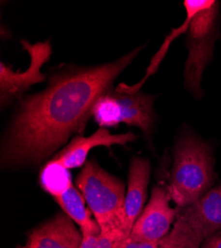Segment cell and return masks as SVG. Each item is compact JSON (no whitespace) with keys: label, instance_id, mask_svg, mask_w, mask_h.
Returning a JSON list of instances; mask_svg holds the SVG:
<instances>
[{"label":"cell","instance_id":"cell-14","mask_svg":"<svg viewBox=\"0 0 221 248\" xmlns=\"http://www.w3.org/2000/svg\"><path fill=\"white\" fill-rule=\"evenodd\" d=\"M204 238L177 215L173 229L159 242L160 248H202Z\"/></svg>","mask_w":221,"mask_h":248},{"label":"cell","instance_id":"cell-16","mask_svg":"<svg viewBox=\"0 0 221 248\" xmlns=\"http://www.w3.org/2000/svg\"><path fill=\"white\" fill-rule=\"evenodd\" d=\"M127 235L120 232H100L98 234H83V241L80 248H114L116 241Z\"/></svg>","mask_w":221,"mask_h":248},{"label":"cell","instance_id":"cell-13","mask_svg":"<svg viewBox=\"0 0 221 248\" xmlns=\"http://www.w3.org/2000/svg\"><path fill=\"white\" fill-rule=\"evenodd\" d=\"M214 0H186V1H184V6L186 8V11H187V18L184 21V23L180 25L178 28H176V29H173L172 33L166 38V40L164 41V44L163 46L161 47L160 51L154 56L151 64L147 70V74L146 76L143 78V79L138 82L137 85L135 86H127V85H120L117 90L120 91V92H126V93H136V92H139L140 88H141L144 84V81L151 76L153 75L161 62H162V60L164 59L171 43L173 42V41L180 34L183 33H187L188 31V28H189V25H190V21L192 17L196 14L197 12L202 11V10H205V9H207L209 7H211L213 4H214Z\"/></svg>","mask_w":221,"mask_h":248},{"label":"cell","instance_id":"cell-6","mask_svg":"<svg viewBox=\"0 0 221 248\" xmlns=\"http://www.w3.org/2000/svg\"><path fill=\"white\" fill-rule=\"evenodd\" d=\"M21 45L30 56V65L25 72H15L3 62L0 64V102L2 108L17 98H21L22 94L33 85L46 79L41 69L52 55L49 41L31 44L22 40Z\"/></svg>","mask_w":221,"mask_h":248},{"label":"cell","instance_id":"cell-3","mask_svg":"<svg viewBox=\"0 0 221 248\" xmlns=\"http://www.w3.org/2000/svg\"><path fill=\"white\" fill-rule=\"evenodd\" d=\"M102 232L126 233L125 188L123 183L107 173L95 160L86 162L75 180Z\"/></svg>","mask_w":221,"mask_h":248},{"label":"cell","instance_id":"cell-8","mask_svg":"<svg viewBox=\"0 0 221 248\" xmlns=\"http://www.w3.org/2000/svg\"><path fill=\"white\" fill-rule=\"evenodd\" d=\"M136 139L132 132L123 134H111L106 128H99L88 137H75L69 145L57 154L49 163L58 165L67 170L78 168L87 162V158L91 149L98 146L110 147L115 144L125 145Z\"/></svg>","mask_w":221,"mask_h":248},{"label":"cell","instance_id":"cell-17","mask_svg":"<svg viewBox=\"0 0 221 248\" xmlns=\"http://www.w3.org/2000/svg\"><path fill=\"white\" fill-rule=\"evenodd\" d=\"M114 248H160L159 242L140 241L131 238L129 235L116 241Z\"/></svg>","mask_w":221,"mask_h":248},{"label":"cell","instance_id":"cell-4","mask_svg":"<svg viewBox=\"0 0 221 248\" xmlns=\"http://www.w3.org/2000/svg\"><path fill=\"white\" fill-rule=\"evenodd\" d=\"M219 2L194 14L187 31L186 44L189 56L185 68L186 89L197 98L204 94L202 79L204 72L213 58L215 41L219 37Z\"/></svg>","mask_w":221,"mask_h":248},{"label":"cell","instance_id":"cell-15","mask_svg":"<svg viewBox=\"0 0 221 248\" xmlns=\"http://www.w3.org/2000/svg\"><path fill=\"white\" fill-rule=\"evenodd\" d=\"M41 183L48 193L56 197L72 186L71 174L61 166L48 163L41 174Z\"/></svg>","mask_w":221,"mask_h":248},{"label":"cell","instance_id":"cell-11","mask_svg":"<svg viewBox=\"0 0 221 248\" xmlns=\"http://www.w3.org/2000/svg\"><path fill=\"white\" fill-rule=\"evenodd\" d=\"M150 162L143 158H134L131 162L127 193L125 197V224L129 235L133 226L144 210L150 180Z\"/></svg>","mask_w":221,"mask_h":248},{"label":"cell","instance_id":"cell-2","mask_svg":"<svg viewBox=\"0 0 221 248\" xmlns=\"http://www.w3.org/2000/svg\"><path fill=\"white\" fill-rule=\"evenodd\" d=\"M214 180V159L208 144L191 133L179 137L174 148L168 187L177 209L202 198L211 189Z\"/></svg>","mask_w":221,"mask_h":248},{"label":"cell","instance_id":"cell-7","mask_svg":"<svg viewBox=\"0 0 221 248\" xmlns=\"http://www.w3.org/2000/svg\"><path fill=\"white\" fill-rule=\"evenodd\" d=\"M171 200L168 188L154 187L149 202L136 220L129 236L135 240L147 242L162 240L170 232L178 211L171 208Z\"/></svg>","mask_w":221,"mask_h":248},{"label":"cell","instance_id":"cell-18","mask_svg":"<svg viewBox=\"0 0 221 248\" xmlns=\"http://www.w3.org/2000/svg\"><path fill=\"white\" fill-rule=\"evenodd\" d=\"M202 248H221V233L214 234L206 239Z\"/></svg>","mask_w":221,"mask_h":248},{"label":"cell","instance_id":"cell-5","mask_svg":"<svg viewBox=\"0 0 221 248\" xmlns=\"http://www.w3.org/2000/svg\"><path fill=\"white\" fill-rule=\"evenodd\" d=\"M154 100V96L140 91L126 93L111 88L97 98L91 116L103 128L126 123L150 135L156 121Z\"/></svg>","mask_w":221,"mask_h":248},{"label":"cell","instance_id":"cell-1","mask_svg":"<svg viewBox=\"0 0 221 248\" xmlns=\"http://www.w3.org/2000/svg\"><path fill=\"white\" fill-rule=\"evenodd\" d=\"M142 50L112 63L70 68L51 76L48 87L20 102L2 146V164L21 166L42 162L75 133L82 134L97 98Z\"/></svg>","mask_w":221,"mask_h":248},{"label":"cell","instance_id":"cell-10","mask_svg":"<svg viewBox=\"0 0 221 248\" xmlns=\"http://www.w3.org/2000/svg\"><path fill=\"white\" fill-rule=\"evenodd\" d=\"M177 215L204 238L221 232V185L210 189L202 198L183 209Z\"/></svg>","mask_w":221,"mask_h":248},{"label":"cell","instance_id":"cell-12","mask_svg":"<svg viewBox=\"0 0 221 248\" xmlns=\"http://www.w3.org/2000/svg\"><path fill=\"white\" fill-rule=\"evenodd\" d=\"M54 199L64 213L79 226L83 234H98L102 232L97 221L91 217V212L86 206L87 202L82 193L73 185Z\"/></svg>","mask_w":221,"mask_h":248},{"label":"cell","instance_id":"cell-9","mask_svg":"<svg viewBox=\"0 0 221 248\" xmlns=\"http://www.w3.org/2000/svg\"><path fill=\"white\" fill-rule=\"evenodd\" d=\"M82 241L83 233L74 220L66 214H58L34 229L22 248H80Z\"/></svg>","mask_w":221,"mask_h":248}]
</instances>
